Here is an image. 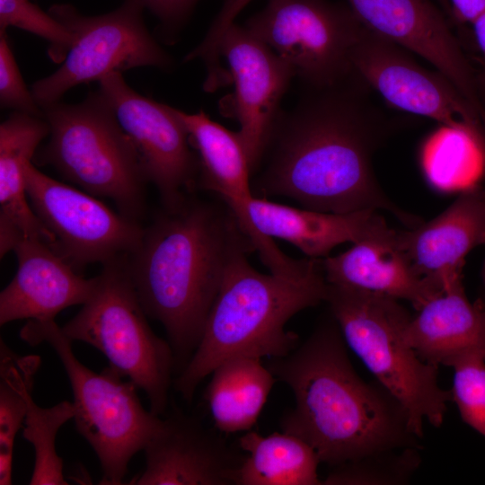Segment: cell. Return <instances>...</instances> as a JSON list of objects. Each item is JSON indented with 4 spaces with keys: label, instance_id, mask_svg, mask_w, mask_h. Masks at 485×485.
<instances>
[{
    "label": "cell",
    "instance_id": "3",
    "mask_svg": "<svg viewBox=\"0 0 485 485\" xmlns=\"http://www.w3.org/2000/svg\"><path fill=\"white\" fill-rule=\"evenodd\" d=\"M242 249L254 247L225 203L184 200L145 230L128 256L140 303L163 326L177 374L197 348L227 268Z\"/></svg>",
    "mask_w": 485,
    "mask_h": 485
},
{
    "label": "cell",
    "instance_id": "28",
    "mask_svg": "<svg viewBox=\"0 0 485 485\" xmlns=\"http://www.w3.org/2000/svg\"><path fill=\"white\" fill-rule=\"evenodd\" d=\"M421 447L372 454L331 467L326 485H396L407 483L419 468Z\"/></svg>",
    "mask_w": 485,
    "mask_h": 485
},
{
    "label": "cell",
    "instance_id": "31",
    "mask_svg": "<svg viewBox=\"0 0 485 485\" xmlns=\"http://www.w3.org/2000/svg\"><path fill=\"white\" fill-rule=\"evenodd\" d=\"M0 103L3 108L43 117L42 109L22 77L5 31H0Z\"/></svg>",
    "mask_w": 485,
    "mask_h": 485
},
{
    "label": "cell",
    "instance_id": "34",
    "mask_svg": "<svg viewBox=\"0 0 485 485\" xmlns=\"http://www.w3.org/2000/svg\"><path fill=\"white\" fill-rule=\"evenodd\" d=\"M452 22L471 24L485 11V0H449Z\"/></svg>",
    "mask_w": 485,
    "mask_h": 485
},
{
    "label": "cell",
    "instance_id": "26",
    "mask_svg": "<svg viewBox=\"0 0 485 485\" xmlns=\"http://www.w3.org/2000/svg\"><path fill=\"white\" fill-rule=\"evenodd\" d=\"M40 357L20 356L1 339L0 345V484L13 483V453L24 421Z\"/></svg>",
    "mask_w": 485,
    "mask_h": 485
},
{
    "label": "cell",
    "instance_id": "30",
    "mask_svg": "<svg viewBox=\"0 0 485 485\" xmlns=\"http://www.w3.org/2000/svg\"><path fill=\"white\" fill-rule=\"evenodd\" d=\"M454 369L453 401L463 421L485 437V360L472 357Z\"/></svg>",
    "mask_w": 485,
    "mask_h": 485
},
{
    "label": "cell",
    "instance_id": "38",
    "mask_svg": "<svg viewBox=\"0 0 485 485\" xmlns=\"http://www.w3.org/2000/svg\"><path fill=\"white\" fill-rule=\"evenodd\" d=\"M482 100H483V102H484V105H485V95L482 97Z\"/></svg>",
    "mask_w": 485,
    "mask_h": 485
},
{
    "label": "cell",
    "instance_id": "33",
    "mask_svg": "<svg viewBox=\"0 0 485 485\" xmlns=\"http://www.w3.org/2000/svg\"><path fill=\"white\" fill-rule=\"evenodd\" d=\"M147 9L160 21L166 34H173L184 23L198 0H125Z\"/></svg>",
    "mask_w": 485,
    "mask_h": 485
},
{
    "label": "cell",
    "instance_id": "7",
    "mask_svg": "<svg viewBox=\"0 0 485 485\" xmlns=\"http://www.w3.org/2000/svg\"><path fill=\"white\" fill-rule=\"evenodd\" d=\"M20 337L31 346L46 342L54 349L71 384L76 430L100 461L99 484H122L128 463L155 433L160 416L145 409L137 387L110 366L95 373L83 365L55 320H30Z\"/></svg>",
    "mask_w": 485,
    "mask_h": 485
},
{
    "label": "cell",
    "instance_id": "5",
    "mask_svg": "<svg viewBox=\"0 0 485 485\" xmlns=\"http://www.w3.org/2000/svg\"><path fill=\"white\" fill-rule=\"evenodd\" d=\"M346 344L404 408L411 431L423 437L424 420L438 428L453 401L438 384V366L422 360L405 342L412 319L398 299L344 285L327 286L325 301Z\"/></svg>",
    "mask_w": 485,
    "mask_h": 485
},
{
    "label": "cell",
    "instance_id": "10",
    "mask_svg": "<svg viewBox=\"0 0 485 485\" xmlns=\"http://www.w3.org/2000/svg\"><path fill=\"white\" fill-rule=\"evenodd\" d=\"M143 11L125 0L119 8L96 16L82 15L70 4H53L48 12L68 28L73 43L59 68L33 84L31 93L40 107L112 73L141 66L171 68L172 59L149 33Z\"/></svg>",
    "mask_w": 485,
    "mask_h": 485
},
{
    "label": "cell",
    "instance_id": "2",
    "mask_svg": "<svg viewBox=\"0 0 485 485\" xmlns=\"http://www.w3.org/2000/svg\"><path fill=\"white\" fill-rule=\"evenodd\" d=\"M267 366L291 390L283 432L309 444L331 467L384 451L420 447L402 405L378 382L356 372L330 313L293 351Z\"/></svg>",
    "mask_w": 485,
    "mask_h": 485
},
{
    "label": "cell",
    "instance_id": "6",
    "mask_svg": "<svg viewBox=\"0 0 485 485\" xmlns=\"http://www.w3.org/2000/svg\"><path fill=\"white\" fill-rule=\"evenodd\" d=\"M41 109L49 139L38 154L40 163L52 165L91 195L111 198L121 214L136 220L147 180L135 146L101 92L76 104L58 101Z\"/></svg>",
    "mask_w": 485,
    "mask_h": 485
},
{
    "label": "cell",
    "instance_id": "19",
    "mask_svg": "<svg viewBox=\"0 0 485 485\" xmlns=\"http://www.w3.org/2000/svg\"><path fill=\"white\" fill-rule=\"evenodd\" d=\"M398 233L402 249L419 271L439 278L446 290L463 278L466 254L478 245H485V187L464 189L435 218ZM481 279L485 284V260Z\"/></svg>",
    "mask_w": 485,
    "mask_h": 485
},
{
    "label": "cell",
    "instance_id": "20",
    "mask_svg": "<svg viewBox=\"0 0 485 485\" xmlns=\"http://www.w3.org/2000/svg\"><path fill=\"white\" fill-rule=\"evenodd\" d=\"M322 266L327 283L406 300L417 310L445 290L439 278L419 271L402 249L398 231L354 243L345 252L322 259Z\"/></svg>",
    "mask_w": 485,
    "mask_h": 485
},
{
    "label": "cell",
    "instance_id": "17",
    "mask_svg": "<svg viewBox=\"0 0 485 485\" xmlns=\"http://www.w3.org/2000/svg\"><path fill=\"white\" fill-rule=\"evenodd\" d=\"M247 216L248 238L256 248L268 245L270 238H279L314 259L327 257L339 244L384 238L395 231L378 210L328 213L296 208L256 196L247 204Z\"/></svg>",
    "mask_w": 485,
    "mask_h": 485
},
{
    "label": "cell",
    "instance_id": "4",
    "mask_svg": "<svg viewBox=\"0 0 485 485\" xmlns=\"http://www.w3.org/2000/svg\"><path fill=\"white\" fill-rule=\"evenodd\" d=\"M251 249L233 258L207 318L197 348L173 379L188 402L198 384L222 362L236 357H281L299 338L286 330L295 314L325 301L328 283L322 259L301 278L263 274L249 262Z\"/></svg>",
    "mask_w": 485,
    "mask_h": 485
},
{
    "label": "cell",
    "instance_id": "9",
    "mask_svg": "<svg viewBox=\"0 0 485 485\" xmlns=\"http://www.w3.org/2000/svg\"><path fill=\"white\" fill-rule=\"evenodd\" d=\"M244 26L313 89L355 73L352 53L365 28L348 4L328 0H268Z\"/></svg>",
    "mask_w": 485,
    "mask_h": 485
},
{
    "label": "cell",
    "instance_id": "21",
    "mask_svg": "<svg viewBox=\"0 0 485 485\" xmlns=\"http://www.w3.org/2000/svg\"><path fill=\"white\" fill-rule=\"evenodd\" d=\"M418 311L403 337L422 360L453 368L472 357L485 360V304L481 297L469 301L463 278Z\"/></svg>",
    "mask_w": 485,
    "mask_h": 485
},
{
    "label": "cell",
    "instance_id": "25",
    "mask_svg": "<svg viewBox=\"0 0 485 485\" xmlns=\"http://www.w3.org/2000/svg\"><path fill=\"white\" fill-rule=\"evenodd\" d=\"M246 453L234 485H319L321 463L313 448L300 437L275 432L261 436L249 430L238 439Z\"/></svg>",
    "mask_w": 485,
    "mask_h": 485
},
{
    "label": "cell",
    "instance_id": "11",
    "mask_svg": "<svg viewBox=\"0 0 485 485\" xmlns=\"http://www.w3.org/2000/svg\"><path fill=\"white\" fill-rule=\"evenodd\" d=\"M26 194L35 215L55 239L52 249L75 269L128 257L145 229L105 204L39 171L25 169Z\"/></svg>",
    "mask_w": 485,
    "mask_h": 485
},
{
    "label": "cell",
    "instance_id": "8",
    "mask_svg": "<svg viewBox=\"0 0 485 485\" xmlns=\"http://www.w3.org/2000/svg\"><path fill=\"white\" fill-rule=\"evenodd\" d=\"M124 259L104 265L89 299L61 329L72 341L100 350L111 367L144 391L149 410L161 417L176 373L174 353L149 326Z\"/></svg>",
    "mask_w": 485,
    "mask_h": 485
},
{
    "label": "cell",
    "instance_id": "12",
    "mask_svg": "<svg viewBox=\"0 0 485 485\" xmlns=\"http://www.w3.org/2000/svg\"><path fill=\"white\" fill-rule=\"evenodd\" d=\"M99 84L137 150L147 181L157 188L166 209L176 208L199 172L198 156L191 150L178 110L139 94L122 73H112Z\"/></svg>",
    "mask_w": 485,
    "mask_h": 485
},
{
    "label": "cell",
    "instance_id": "1",
    "mask_svg": "<svg viewBox=\"0 0 485 485\" xmlns=\"http://www.w3.org/2000/svg\"><path fill=\"white\" fill-rule=\"evenodd\" d=\"M369 90L356 72L328 87L305 88L292 110L280 112L253 173V194L328 213L384 210L409 229L419 225L421 218L395 204L375 177L373 157L401 124L372 101Z\"/></svg>",
    "mask_w": 485,
    "mask_h": 485
},
{
    "label": "cell",
    "instance_id": "15",
    "mask_svg": "<svg viewBox=\"0 0 485 485\" xmlns=\"http://www.w3.org/2000/svg\"><path fill=\"white\" fill-rule=\"evenodd\" d=\"M347 2L367 30L431 64L458 89L485 122L478 75L441 8L431 0Z\"/></svg>",
    "mask_w": 485,
    "mask_h": 485
},
{
    "label": "cell",
    "instance_id": "37",
    "mask_svg": "<svg viewBox=\"0 0 485 485\" xmlns=\"http://www.w3.org/2000/svg\"><path fill=\"white\" fill-rule=\"evenodd\" d=\"M481 300L483 301V303L485 304V284H483V287H482V294H481Z\"/></svg>",
    "mask_w": 485,
    "mask_h": 485
},
{
    "label": "cell",
    "instance_id": "36",
    "mask_svg": "<svg viewBox=\"0 0 485 485\" xmlns=\"http://www.w3.org/2000/svg\"><path fill=\"white\" fill-rule=\"evenodd\" d=\"M439 7L443 10V12L445 13V15L448 17V19L452 22V13H451V6L449 0H435Z\"/></svg>",
    "mask_w": 485,
    "mask_h": 485
},
{
    "label": "cell",
    "instance_id": "32",
    "mask_svg": "<svg viewBox=\"0 0 485 485\" xmlns=\"http://www.w3.org/2000/svg\"><path fill=\"white\" fill-rule=\"evenodd\" d=\"M251 0H225L203 40L188 54L190 60L200 59L205 66L220 65L218 47L227 29Z\"/></svg>",
    "mask_w": 485,
    "mask_h": 485
},
{
    "label": "cell",
    "instance_id": "13",
    "mask_svg": "<svg viewBox=\"0 0 485 485\" xmlns=\"http://www.w3.org/2000/svg\"><path fill=\"white\" fill-rule=\"evenodd\" d=\"M351 60L362 80L398 110L434 119L469 137L484 122L445 76L425 68L410 52L366 27Z\"/></svg>",
    "mask_w": 485,
    "mask_h": 485
},
{
    "label": "cell",
    "instance_id": "18",
    "mask_svg": "<svg viewBox=\"0 0 485 485\" xmlns=\"http://www.w3.org/2000/svg\"><path fill=\"white\" fill-rule=\"evenodd\" d=\"M17 271L0 294V325L22 319L55 320L64 309L84 304L96 277L84 278L48 243L22 239L13 250Z\"/></svg>",
    "mask_w": 485,
    "mask_h": 485
},
{
    "label": "cell",
    "instance_id": "27",
    "mask_svg": "<svg viewBox=\"0 0 485 485\" xmlns=\"http://www.w3.org/2000/svg\"><path fill=\"white\" fill-rule=\"evenodd\" d=\"M73 402L63 401L50 408L38 406L32 397L29 401L24 419L23 437L35 453V462L30 481L31 485H66L63 461L56 451V436L59 428L74 418Z\"/></svg>",
    "mask_w": 485,
    "mask_h": 485
},
{
    "label": "cell",
    "instance_id": "22",
    "mask_svg": "<svg viewBox=\"0 0 485 485\" xmlns=\"http://www.w3.org/2000/svg\"><path fill=\"white\" fill-rule=\"evenodd\" d=\"M49 135L42 116L12 112L0 125V252L3 258L22 239L53 247L55 239L32 210L25 187V169L40 143Z\"/></svg>",
    "mask_w": 485,
    "mask_h": 485
},
{
    "label": "cell",
    "instance_id": "35",
    "mask_svg": "<svg viewBox=\"0 0 485 485\" xmlns=\"http://www.w3.org/2000/svg\"><path fill=\"white\" fill-rule=\"evenodd\" d=\"M475 42L481 55L482 69L478 75V82L481 99L485 95V11L472 23ZM483 101V100H482ZM484 103V102H483Z\"/></svg>",
    "mask_w": 485,
    "mask_h": 485
},
{
    "label": "cell",
    "instance_id": "14",
    "mask_svg": "<svg viewBox=\"0 0 485 485\" xmlns=\"http://www.w3.org/2000/svg\"><path fill=\"white\" fill-rule=\"evenodd\" d=\"M220 59L234 84L228 115L240 125L238 136L251 170H257L282 110L281 101L295 77L293 66L244 25L233 23L221 39Z\"/></svg>",
    "mask_w": 485,
    "mask_h": 485
},
{
    "label": "cell",
    "instance_id": "16",
    "mask_svg": "<svg viewBox=\"0 0 485 485\" xmlns=\"http://www.w3.org/2000/svg\"><path fill=\"white\" fill-rule=\"evenodd\" d=\"M146 466L134 485H234L246 454L197 418L173 409L144 450Z\"/></svg>",
    "mask_w": 485,
    "mask_h": 485
},
{
    "label": "cell",
    "instance_id": "24",
    "mask_svg": "<svg viewBox=\"0 0 485 485\" xmlns=\"http://www.w3.org/2000/svg\"><path fill=\"white\" fill-rule=\"evenodd\" d=\"M204 398L217 430L249 431L256 424L277 379L255 357H236L210 374Z\"/></svg>",
    "mask_w": 485,
    "mask_h": 485
},
{
    "label": "cell",
    "instance_id": "23",
    "mask_svg": "<svg viewBox=\"0 0 485 485\" xmlns=\"http://www.w3.org/2000/svg\"><path fill=\"white\" fill-rule=\"evenodd\" d=\"M198 152L201 185L220 197L238 224L247 223V204L254 196L251 170L237 132L212 120L204 111L186 113L178 110Z\"/></svg>",
    "mask_w": 485,
    "mask_h": 485
},
{
    "label": "cell",
    "instance_id": "29",
    "mask_svg": "<svg viewBox=\"0 0 485 485\" xmlns=\"http://www.w3.org/2000/svg\"><path fill=\"white\" fill-rule=\"evenodd\" d=\"M16 27L48 41V56L61 63L73 43L68 28L29 0H0V31Z\"/></svg>",
    "mask_w": 485,
    "mask_h": 485
}]
</instances>
